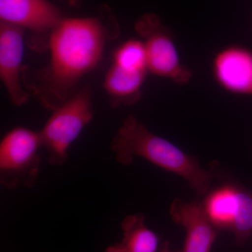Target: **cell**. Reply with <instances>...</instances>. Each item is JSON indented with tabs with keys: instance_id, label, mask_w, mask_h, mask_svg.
I'll return each instance as SVG.
<instances>
[{
	"instance_id": "cell-1",
	"label": "cell",
	"mask_w": 252,
	"mask_h": 252,
	"mask_svg": "<svg viewBox=\"0 0 252 252\" xmlns=\"http://www.w3.org/2000/svg\"><path fill=\"white\" fill-rule=\"evenodd\" d=\"M107 27L98 18L63 19L49 36L51 61L41 74L39 92L50 94L46 104L57 107L69 99L73 88L97 66L107 40Z\"/></svg>"
},
{
	"instance_id": "cell-2",
	"label": "cell",
	"mask_w": 252,
	"mask_h": 252,
	"mask_svg": "<svg viewBox=\"0 0 252 252\" xmlns=\"http://www.w3.org/2000/svg\"><path fill=\"white\" fill-rule=\"evenodd\" d=\"M119 163L129 165L134 158L149 162L185 179L199 195H205L213 180L211 172L200 166L198 159L171 142L148 130L133 115L123 123L111 143Z\"/></svg>"
},
{
	"instance_id": "cell-3",
	"label": "cell",
	"mask_w": 252,
	"mask_h": 252,
	"mask_svg": "<svg viewBox=\"0 0 252 252\" xmlns=\"http://www.w3.org/2000/svg\"><path fill=\"white\" fill-rule=\"evenodd\" d=\"M93 115L91 91L88 87L54 109L52 115L39 132L50 163L62 165L66 162L68 149L91 122Z\"/></svg>"
},
{
	"instance_id": "cell-4",
	"label": "cell",
	"mask_w": 252,
	"mask_h": 252,
	"mask_svg": "<svg viewBox=\"0 0 252 252\" xmlns=\"http://www.w3.org/2000/svg\"><path fill=\"white\" fill-rule=\"evenodd\" d=\"M42 147L39 132L16 127L0 144V182L11 190L31 187L39 175Z\"/></svg>"
},
{
	"instance_id": "cell-5",
	"label": "cell",
	"mask_w": 252,
	"mask_h": 252,
	"mask_svg": "<svg viewBox=\"0 0 252 252\" xmlns=\"http://www.w3.org/2000/svg\"><path fill=\"white\" fill-rule=\"evenodd\" d=\"M204 210L217 230L235 235L242 246L252 234V193L241 186L227 184L207 192Z\"/></svg>"
},
{
	"instance_id": "cell-6",
	"label": "cell",
	"mask_w": 252,
	"mask_h": 252,
	"mask_svg": "<svg viewBox=\"0 0 252 252\" xmlns=\"http://www.w3.org/2000/svg\"><path fill=\"white\" fill-rule=\"evenodd\" d=\"M136 30L145 47L147 70L175 84H188L192 78L191 71L181 61L172 34L155 16H144L137 22Z\"/></svg>"
},
{
	"instance_id": "cell-7",
	"label": "cell",
	"mask_w": 252,
	"mask_h": 252,
	"mask_svg": "<svg viewBox=\"0 0 252 252\" xmlns=\"http://www.w3.org/2000/svg\"><path fill=\"white\" fill-rule=\"evenodd\" d=\"M214 79L223 90L241 96H252V51L240 45L220 50L212 62Z\"/></svg>"
},
{
	"instance_id": "cell-8",
	"label": "cell",
	"mask_w": 252,
	"mask_h": 252,
	"mask_svg": "<svg viewBox=\"0 0 252 252\" xmlns=\"http://www.w3.org/2000/svg\"><path fill=\"white\" fill-rule=\"evenodd\" d=\"M23 31L14 25L0 23V77L16 106L26 103L30 96L21 84Z\"/></svg>"
},
{
	"instance_id": "cell-9",
	"label": "cell",
	"mask_w": 252,
	"mask_h": 252,
	"mask_svg": "<svg viewBox=\"0 0 252 252\" xmlns=\"http://www.w3.org/2000/svg\"><path fill=\"white\" fill-rule=\"evenodd\" d=\"M172 220L185 229L183 250L181 252H210L219 230L214 226L198 201L186 202L177 198L170 209Z\"/></svg>"
},
{
	"instance_id": "cell-10",
	"label": "cell",
	"mask_w": 252,
	"mask_h": 252,
	"mask_svg": "<svg viewBox=\"0 0 252 252\" xmlns=\"http://www.w3.org/2000/svg\"><path fill=\"white\" fill-rule=\"evenodd\" d=\"M1 22L51 34L63 18L48 0H0Z\"/></svg>"
},
{
	"instance_id": "cell-11",
	"label": "cell",
	"mask_w": 252,
	"mask_h": 252,
	"mask_svg": "<svg viewBox=\"0 0 252 252\" xmlns=\"http://www.w3.org/2000/svg\"><path fill=\"white\" fill-rule=\"evenodd\" d=\"M146 71H133L113 64L106 74L104 88L114 107L133 104L140 97Z\"/></svg>"
},
{
	"instance_id": "cell-12",
	"label": "cell",
	"mask_w": 252,
	"mask_h": 252,
	"mask_svg": "<svg viewBox=\"0 0 252 252\" xmlns=\"http://www.w3.org/2000/svg\"><path fill=\"white\" fill-rule=\"evenodd\" d=\"M124 233L122 241L111 245L104 252H158L160 240L145 223L142 214L127 215L121 224Z\"/></svg>"
},
{
	"instance_id": "cell-13",
	"label": "cell",
	"mask_w": 252,
	"mask_h": 252,
	"mask_svg": "<svg viewBox=\"0 0 252 252\" xmlns=\"http://www.w3.org/2000/svg\"><path fill=\"white\" fill-rule=\"evenodd\" d=\"M114 64L129 70L147 72V55L143 41L131 39L123 43L114 52Z\"/></svg>"
},
{
	"instance_id": "cell-14",
	"label": "cell",
	"mask_w": 252,
	"mask_h": 252,
	"mask_svg": "<svg viewBox=\"0 0 252 252\" xmlns=\"http://www.w3.org/2000/svg\"><path fill=\"white\" fill-rule=\"evenodd\" d=\"M158 252H175L172 250L170 248V245H169L168 242H165L160 245V248L159 249Z\"/></svg>"
},
{
	"instance_id": "cell-15",
	"label": "cell",
	"mask_w": 252,
	"mask_h": 252,
	"mask_svg": "<svg viewBox=\"0 0 252 252\" xmlns=\"http://www.w3.org/2000/svg\"><path fill=\"white\" fill-rule=\"evenodd\" d=\"M74 1V0H70V1Z\"/></svg>"
}]
</instances>
